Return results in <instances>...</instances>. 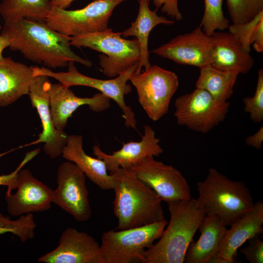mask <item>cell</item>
<instances>
[{"label": "cell", "instance_id": "f1b7e54d", "mask_svg": "<svg viewBox=\"0 0 263 263\" xmlns=\"http://www.w3.org/2000/svg\"><path fill=\"white\" fill-rule=\"evenodd\" d=\"M233 24L247 22L263 11V0H226Z\"/></svg>", "mask_w": 263, "mask_h": 263}, {"label": "cell", "instance_id": "ffe728a7", "mask_svg": "<svg viewBox=\"0 0 263 263\" xmlns=\"http://www.w3.org/2000/svg\"><path fill=\"white\" fill-rule=\"evenodd\" d=\"M210 65L222 71L246 74L254 60L240 41L230 32H214L210 36Z\"/></svg>", "mask_w": 263, "mask_h": 263}, {"label": "cell", "instance_id": "d4e9b609", "mask_svg": "<svg viewBox=\"0 0 263 263\" xmlns=\"http://www.w3.org/2000/svg\"><path fill=\"white\" fill-rule=\"evenodd\" d=\"M196 88L207 91L217 102L224 103L231 97L239 74L235 71L217 69L210 64L200 68Z\"/></svg>", "mask_w": 263, "mask_h": 263}, {"label": "cell", "instance_id": "7402d4cb", "mask_svg": "<svg viewBox=\"0 0 263 263\" xmlns=\"http://www.w3.org/2000/svg\"><path fill=\"white\" fill-rule=\"evenodd\" d=\"M226 225L215 214H206L198 230L201 235L190 244L184 263H210L216 255L221 241L226 230Z\"/></svg>", "mask_w": 263, "mask_h": 263}, {"label": "cell", "instance_id": "3957f363", "mask_svg": "<svg viewBox=\"0 0 263 263\" xmlns=\"http://www.w3.org/2000/svg\"><path fill=\"white\" fill-rule=\"evenodd\" d=\"M170 220L159 241L145 253V263H183L193 237L206 215L197 199L167 203Z\"/></svg>", "mask_w": 263, "mask_h": 263}, {"label": "cell", "instance_id": "4dcf8cb0", "mask_svg": "<svg viewBox=\"0 0 263 263\" xmlns=\"http://www.w3.org/2000/svg\"><path fill=\"white\" fill-rule=\"evenodd\" d=\"M263 19V11L249 21L240 24H232L228 27L229 32L233 34L248 52L250 51V38L258 23Z\"/></svg>", "mask_w": 263, "mask_h": 263}, {"label": "cell", "instance_id": "d6986e66", "mask_svg": "<svg viewBox=\"0 0 263 263\" xmlns=\"http://www.w3.org/2000/svg\"><path fill=\"white\" fill-rule=\"evenodd\" d=\"M263 203L257 201L250 211L244 214L226 230L216 256L226 263L236 261L238 249L250 238L263 233Z\"/></svg>", "mask_w": 263, "mask_h": 263}, {"label": "cell", "instance_id": "f35d334b", "mask_svg": "<svg viewBox=\"0 0 263 263\" xmlns=\"http://www.w3.org/2000/svg\"></svg>", "mask_w": 263, "mask_h": 263}, {"label": "cell", "instance_id": "74e56055", "mask_svg": "<svg viewBox=\"0 0 263 263\" xmlns=\"http://www.w3.org/2000/svg\"><path fill=\"white\" fill-rule=\"evenodd\" d=\"M10 45V42L8 38L4 35H0V62L4 60L2 53L3 50Z\"/></svg>", "mask_w": 263, "mask_h": 263}, {"label": "cell", "instance_id": "603a6c76", "mask_svg": "<svg viewBox=\"0 0 263 263\" xmlns=\"http://www.w3.org/2000/svg\"><path fill=\"white\" fill-rule=\"evenodd\" d=\"M34 77L32 67L4 57L0 62V106H8L28 95Z\"/></svg>", "mask_w": 263, "mask_h": 263}, {"label": "cell", "instance_id": "d6a6232c", "mask_svg": "<svg viewBox=\"0 0 263 263\" xmlns=\"http://www.w3.org/2000/svg\"><path fill=\"white\" fill-rule=\"evenodd\" d=\"M39 149H37L27 153L20 165L13 172L6 175H0V186H4L7 187L5 195H9L13 189L16 188V179L18 171L27 162L33 158L39 152Z\"/></svg>", "mask_w": 263, "mask_h": 263}, {"label": "cell", "instance_id": "7a4b0ae2", "mask_svg": "<svg viewBox=\"0 0 263 263\" xmlns=\"http://www.w3.org/2000/svg\"><path fill=\"white\" fill-rule=\"evenodd\" d=\"M113 212L116 230L137 227L165 219L161 198L138 179L130 169L120 168L113 173Z\"/></svg>", "mask_w": 263, "mask_h": 263}, {"label": "cell", "instance_id": "cb8c5ba5", "mask_svg": "<svg viewBox=\"0 0 263 263\" xmlns=\"http://www.w3.org/2000/svg\"><path fill=\"white\" fill-rule=\"evenodd\" d=\"M139 11L135 20L132 23L129 28L121 32L123 38L134 36L139 43L141 56L135 74H140L142 67L145 70L151 66L149 61L148 38L152 29L160 24L171 25L174 23V21L162 16H159L157 14V9L151 10L149 8L150 0H139Z\"/></svg>", "mask_w": 263, "mask_h": 263}, {"label": "cell", "instance_id": "f546056e", "mask_svg": "<svg viewBox=\"0 0 263 263\" xmlns=\"http://www.w3.org/2000/svg\"><path fill=\"white\" fill-rule=\"evenodd\" d=\"M244 111L249 114L250 118L255 123L263 120V70L258 72V80L256 91L252 97H245L243 99Z\"/></svg>", "mask_w": 263, "mask_h": 263}, {"label": "cell", "instance_id": "5b68a950", "mask_svg": "<svg viewBox=\"0 0 263 263\" xmlns=\"http://www.w3.org/2000/svg\"><path fill=\"white\" fill-rule=\"evenodd\" d=\"M70 45L78 48L88 47L102 53L98 56L99 65L103 74L114 78L129 68L139 64L141 50L137 39L128 40L121 36V32H114L111 28L93 33L72 37Z\"/></svg>", "mask_w": 263, "mask_h": 263}, {"label": "cell", "instance_id": "ac0fdd59", "mask_svg": "<svg viewBox=\"0 0 263 263\" xmlns=\"http://www.w3.org/2000/svg\"><path fill=\"white\" fill-rule=\"evenodd\" d=\"M111 99L98 93L92 97H79L76 96L69 88L60 83L51 84L49 90V101L51 113L55 128L64 131L72 114L79 107L88 106L95 113L108 109Z\"/></svg>", "mask_w": 263, "mask_h": 263}, {"label": "cell", "instance_id": "ba28073f", "mask_svg": "<svg viewBox=\"0 0 263 263\" xmlns=\"http://www.w3.org/2000/svg\"><path fill=\"white\" fill-rule=\"evenodd\" d=\"M125 0H94L75 10L52 6L45 23L52 29L70 37L101 32L108 28L114 9Z\"/></svg>", "mask_w": 263, "mask_h": 263}, {"label": "cell", "instance_id": "7c38bea8", "mask_svg": "<svg viewBox=\"0 0 263 263\" xmlns=\"http://www.w3.org/2000/svg\"><path fill=\"white\" fill-rule=\"evenodd\" d=\"M130 169L166 203L191 198L190 187L182 174L171 165L144 158Z\"/></svg>", "mask_w": 263, "mask_h": 263}, {"label": "cell", "instance_id": "836d02e7", "mask_svg": "<svg viewBox=\"0 0 263 263\" xmlns=\"http://www.w3.org/2000/svg\"><path fill=\"white\" fill-rule=\"evenodd\" d=\"M153 3L157 9L163 5L161 8L162 12L166 13L176 20H180L183 19L178 9V0H153Z\"/></svg>", "mask_w": 263, "mask_h": 263}, {"label": "cell", "instance_id": "52a82bcc", "mask_svg": "<svg viewBox=\"0 0 263 263\" xmlns=\"http://www.w3.org/2000/svg\"><path fill=\"white\" fill-rule=\"evenodd\" d=\"M138 65L134 64L118 76L106 80L95 78L82 74L77 70L74 61L68 63V71L65 72H54L50 69L45 67H32L34 76L42 75L54 78L66 88L83 86L98 90L116 103L123 112L125 125L127 127L136 129L137 121L135 114L131 107L126 103L124 96L132 91V87L127 82L131 75L136 72Z\"/></svg>", "mask_w": 263, "mask_h": 263}, {"label": "cell", "instance_id": "8d00e7d4", "mask_svg": "<svg viewBox=\"0 0 263 263\" xmlns=\"http://www.w3.org/2000/svg\"><path fill=\"white\" fill-rule=\"evenodd\" d=\"M75 0H50L52 6L62 9H66L71 5Z\"/></svg>", "mask_w": 263, "mask_h": 263}, {"label": "cell", "instance_id": "6da1fadb", "mask_svg": "<svg viewBox=\"0 0 263 263\" xmlns=\"http://www.w3.org/2000/svg\"><path fill=\"white\" fill-rule=\"evenodd\" d=\"M1 34L9 39L11 50L19 51L27 59L47 68L64 67L70 61L87 67L92 65L90 60L72 50V37L52 29L45 22L22 19L4 23Z\"/></svg>", "mask_w": 263, "mask_h": 263}, {"label": "cell", "instance_id": "9c48e42d", "mask_svg": "<svg viewBox=\"0 0 263 263\" xmlns=\"http://www.w3.org/2000/svg\"><path fill=\"white\" fill-rule=\"evenodd\" d=\"M136 89L139 102L152 121L167 114L170 101L179 86L175 73L157 65L151 66L129 80Z\"/></svg>", "mask_w": 263, "mask_h": 263}, {"label": "cell", "instance_id": "e575fe53", "mask_svg": "<svg viewBox=\"0 0 263 263\" xmlns=\"http://www.w3.org/2000/svg\"><path fill=\"white\" fill-rule=\"evenodd\" d=\"M250 43L256 52H263V19L255 28L250 38Z\"/></svg>", "mask_w": 263, "mask_h": 263}, {"label": "cell", "instance_id": "8fae6325", "mask_svg": "<svg viewBox=\"0 0 263 263\" xmlns=\"http://www.w3.org/2000/svg\"><path fill=\"white\" fill-rule=\"evenodd\" d=\"M86 177L73 162H63L57 169V187L53 190L52 203L79 222L87 221L92 215Z\"/></svg>", "mask_w": 263, "mask_h": 263}, {"label": "cell", "instance_id": "d590c367", "mask_svg": "<svg viewBox=\"0 0 263 263\" xmlns=\"http://www.w3.org/2000/svg\"><path fill=\"white\" fill-rule=\"evenodd\" d=\"M263 141V127L262 126L254 134L245 139V144L257 150H260Z\"/></svg>", "mask_w": 263, "mask_h": 263}, {"label": "cell", "instance_id": "44dd1931", "mask_svg": "<svg viewBox=\"0 0 263 263\" xmlns=\"http://www.w3.org/2000/svg\"><path fill=\"white\" fill-rule=\"evenodd\" d=\"M61 156L67 161L75 163L85 176L101 189H113V175L108 174L103 160L86 153L83 148L82 135H68Z\"/></svg>", "mask_w": 263, "mask_h": 263}, {"label": "cell", "instance_id": "9a60e30c", "mask_svg": "<svg viewBox=\"0 0 263 263\" xmlns=\"http://www.w3.org/2000/svg\"><path fill=\"white\" fill-rule=\"evenodd\" d=\"M211 37L201 25L192 32L179 35L154 49L152 52L181 65L199 68L210 64Z\"/></svg>", "mask_w": 263, "mask_h": 263}, {"label": "cell", "instance_id": "30bf717a", "mask_svg": "<svg viewBox=\"0 0 263 263\" xmlns=\"http://www.w3.org/2000/svg\"><path fill=\"white\" fill-rule=\"evenodd\" d=\"M230 104L217 102L204 89L178 97L175 101L174 116L178 125L206 133L223 122Z\"/></svg>", "mask_w": 263, "mask_h": 263}, {"label": "cell", "instance_id": "2e32d148", "mask_svg": "<svg viewBox=\"0 0 263 263\" xmlns=\"http://www.w3.org/2000/svg\"><path fill=\"white\" fill-rule=\"evenodd\" d=\"M45 263H103L100 245L89 234L67 227L62 233L58 246L39 257Z\"/></svg>", "mask_w": 263, "mask_h": 263}, {"label": "cell", "instance_id": "83f0119b", "mask_svg": "<svg viewBox=\"0 0 263 263\" xmlns=\"http://www.w3.org/2000/svg\"><path fill=\"white\" fill-rule=\"evenodd\" d=\"M36 226L32 213L21 215L15 220L0 213V235L11 233L18 236L21 242H25L34 237Z\"/></svg>", "mask_w": 263, "mask_h": 263}, {"label": "cell", "instance_id": "5bb4252c", "mask_svg": "<svg viewBox=\"0 0 263 263\" xmlns=\"http://www.w3.org/2000/svg\"><path fill=\"white\" fill-rule=\"evenodd\" d=\"M17 191L5 195L8 212L13 217L46 211L51 208L53 190L35 177L28 169H20Z\"/></svg>", "mask_w": 263, "mask_h": 263}, {"label": "cell", "instance_id": "1f68e13d", "mask_svg": "<svg viewBox=\"0 0 263 263\" xmlns=\"http://www.w3.org/2000/svg\"><path fill=\"white\" fill-rule=\"evenodd\" d=\"M248 245L240 249L250 263H263V241L260 235H256L248 240Z\"/></svg>", "mask_w": 263, "mask_h": 263}, {"label": "cell", "instance_id": "4316f807", "mask_svg": "<svg viewBox=\"0 0 263 263\" xmlns=\"http://www.w3.org/2000/svg\"><path fill=\"white\" fill-rule=\"evenodd\" d=\"M205 11L200 25L204 33L211 36L216 30L228 29L229 21L224 15V0H204Z\"/></svg>", "mask_w": 263, "mask_h": 263}, {"label": "cell", "instance_id": "4fadbf2b", "mask_svg": "<svg viewBox=\"0 0 263 263\" xmlns=\"http://www.w3.org/2000/svg\"><path fill=\"white\" fill-rule=\"evenodd\" d=\"M51 84L47 76L34 77L28 95L40 118L42 130L38 139L22 147L43 143L42 149L44 153L51 158H55L62 155L68 135L64 131L57 130L54 125L49 101Z\"/></svg>", "mask_w": 263, "mask_h": 263}, {"label": "cell", "instance_id": "484cf974", "mask_svg": "<svg viewBox=\"0 0 263 263\" xmlns=\"http://www.w3.org/2000/svg\"><path fill=\"white\" fill-rule=\"evenodd\" d=\"M52 8L50 0H3L0 14L4 23L22 19L45 22Z\"/></svg>", "mask_w": 263, "mask_h": 263}, {"label": "cell", "instance_id": "8992f818", "mask_svg": "<svg viewBox=\"0 0 263 263\" xmlns=\"http://www.w3.org/2000/svg\"><path fill=\"white\" fill-rule=\"evenodd\" d=\"M166 219L142 226L111 230L103 233L100 245L103 263H145V253L162 236Z\"/></svg>", "mask_w": 263, "mask_h": 263}, {"label": "cell", "instance_id": "277c9868", "mask_svg": "<svg viewBox=\"0 0 263 263\" xmlns=\"http://www.w3.org/2000/svg\"><path fill=\"white\" fill-rule=\"evenodd\" d=\"M197 199L207 213L218 215L227 225L250 211L254 203L250 191L242 181H232L215 168L197 183Z\"/></svg>", "mask_w": 263, "mask_h": 263}, {"label": "cell", "instance_id": "e0dca14e", "mask_svg": "<svg viewBox=\"0 0 263 263\" xmlns=\"http://www.w3.org/2000/svg\"><path fill=\"white\" fill-rule=\"evenodd\" d=\"M159 142L155 131L147 125L139 142L131 141L124 143L120 150L112 154L103 152L97 145L93 147V151L96 158L104 162L108 171L112 174L120 168L130 169L145 157L159 156L163 152Z\"/></svg>", "mask_w": 263, "mask_h": 263}]
</instances>
